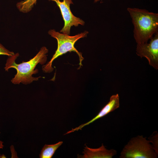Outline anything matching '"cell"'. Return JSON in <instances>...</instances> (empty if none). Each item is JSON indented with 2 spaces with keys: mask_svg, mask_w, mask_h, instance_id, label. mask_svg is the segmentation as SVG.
Masks as SVG:
<instances>
[{
  "mask_svg": "<svg viewBox=\"0 0 158 158\" xmlns=\"http://www.w3.org/2000/svg\"><path fill=\"white\" fill-rule=\"evenodd\" d=\"M150 40L149 43L137 44L136 53L141 58H146L149 64L157 70L158 69V32Z\"/></svg>",
  "mask_w": 158,
  "mask_h": 158,
  "instance_id": "obj_6",
  "label": "cell"
},
{
  "mask_svg": "<svg viewBox=\"0 0 158 158\" xmlns=\"http://www.w3.org/2000/svg\"><path fill=\"white\" fill-rule=\"evenodd\" d=\"M37 0H23L18 2L16 5L18 9L21 12L24 13L30 11Z\"/></svg>",
  "mask_w": 158,
  "mask_h": 158,
  "instance_id": "obj_10",
  "label": "cell"
},
{
  "mask_svg": "<svg viewBox=\"0 0 158 158\" xmlns=\"http://www.w3.org/2000/svg\"><path fill=\"white\" fill-rule=\"evenodd\" d=\"M54 1L59 7L63 20L64 25L60 32L63 34L69 35L71 26H78L79 25H84L85 22L80 18L74 15L71 12L70 8L71 4H73L72 0H49Z\"/></svg>",
  "mask_w": 158,
  "mask_h": 158,
  "instance_id": "obj_5",
  "label": "cell"
},
{
  "mask_svg": "<svg viewBox=\"0 0 158 158\" xmlns=\"http://www.w3.org/2000/svg\"></svg>",
  "mask_w": 158,
  "mask_h": 158,
  "instance_id": "obj_16",
  "label": "cell"
},
{
  "mask_svg": "<svg viewBox=\"0 0 158 158\" xmlns=\"http://www.w3.org/2000/svg\"><path fill=\"white\" fill-rule=\"evenodd\" d=\"M158 135L157 132L154 131L148 138L149 141L152 143L153 148L157 154H158Z\"/></svg>",
  "mask_w": 158,
  "mask_h": 158,
  "instance_id": "obj_11",
  "label": "cell"
},
{
  "mask_svg": "<svg viewBox=\"0 0 158 158\" xmlns=\"http://www.w3.org/2000/svg\"><path fill=\"white\" fill-rule=\"evenodd\" d=\"M14 54L13 52L10 51L7 49L0 43V55H6L8 56H10Z\"/></svg>",
  "mask_w": 158,
  "mask_h": 158,
  "instance_id": "obj_12",
  "label": "cell"
},
{
  "mask_svg": "<svg viewBox=\"0 0 158 158\" xmlns=\"http://www.w3.org/2000/svg\"><path fill=\"white\" fill-rule=\"evenodd\" d=\"M83 155L80 157L84 158H111L117 154L116 151L112 149H106L102 144L98 148L93 149L88 147L86 145L83 152Z\"/></svg>",
  "mask_w": 158,
  "mask_h": 158,
  "instance_id": "obj_8",
  "label": "cell"
},
{
  "mask_svg": "<svg viewBox=\"0 0 158 158\" xmlns=\"http://www.w3.org/2000/svg\"><path fill=\"white\" fill-rule=\"evenodd\" d=\"M127 10L132 19L136 43H147L158 32V13L137 8H128Z\"/></svg>",
  "mask_w": 158,
  "mask_h": 158,
  "instance_id": "obj_1",
  "label": "cell"
},
{
  "mask_svg": "<svg viewBox=\"0 0 158 158\" xmlns=\"http://www.w3.org/2000/svg\"><path fill=\"white\" fill-rule=\"evenodd\" d=\"M60 141L52 145H45L42 149L39 155L40 158H51L57 149L62 144Z\"/></svg>",
  "mask_w": 158,
  "mask_h": 158,
  "instance_id": "obj_9",
  "label": "cell"
},
{
  "mask_svg": "<svg viewBox=\"0 0 158 158\" xmlns=\"http://www.w3.org/2000/svg\"><path fill=\"white\" fill-rule=\"evenodd\" d=\"M0 158H6V156L4 154H2L1 155Z\"/></svg>",
  "mask_w": 158,
  "mask_h": 158,
  "instance_id": "obj_14",
  "label": "cell"
},
{
  "mask_svg": "<svg viewBox=\"0 0 158 158\" xmlns=\"http://www.w3.org/2000/svg\"><path fill=\"white\" fill-rule=\"evenodd\" d=\"M1 154H0V156H1Z\"/></svg>",
  "mask_w": 158,
  "mask_h": 158,
  "instance_id": "obj_15",
  "label": "cell"
},
{
  "mask_svg": "<svg viewBox=\"0 0 158 158\" xmlns=\"http://www.w3.org/2000/svg\"><path fill=\"white\" fill-rule=\"evenodd\" d=\"M48 33L51 37L57 40V48L50 61L46 64L43 66L42 69L44 72L45 73L51 72L54 69L52 67L53 61L59 56L68 52H76L79 57L80 67L82 66V61L84 58L82 54L75 48L74 45L78 40L86 36L88 33L87 31H85L73 36L60 33L54 29L50 30L48 31Z\"/></svg>",
  "mask_w": 158,
  "mask_h": 158,
  "instance_id": "obj_3",
  "label": "cell"
},
{
  "mask_svg": "<svg viewBox=\"0 0 158 158\" xmlns=\"http://www.w3.org/2000/svg\"><path fill=\"white\" fill-rule=\"evenodd\" d=\"M119 98L118 94L112 95L108 103L103 107L98 114L94 118L87 123L83 124L79 126L68 131L65 134L70 133L76 131L81 130L84 127L93 123L96 120L106 116L119 107Z\"/></svg>",
  "mask_w": 158,
  "mask_h": 158,
  "instance_id": "obj_7",
  "label": "cell"
},
{
  "mask_svg": "<svg viewBox=\"0 0 158 158\" xmlns=\"http://www.w3.org/2000/svg\"><path fill=\"white\" fill-rule=\"evenodd\" d=\"M158 154L146 137L138 135L131 139L121 153V158H156Z\"/></svg>",
  "mask_w": 158,
  "mask_h": 158,
  "instance_id": "obj_4",
  "label": "cell"
},
{
  "mask_svg": "<svg viewBox=\"0 0 158 158\" xmlns=\"http://www.w3.org/2000/svg\"><path fill=\"white\" fill-rule=\"evenodd\" d=\"M3 142L1 141L0 140V149H3L4 145H3Z\"/></svg>",
  "mask_w": 158,
  "mask_h": 158,
  "instance_id": "obj_13",
  "label": "cell"
},
{
  "mask_svg": "<svg viewBox=\"0 0 158 158\" xmlns=\"http://www.w3.org/2000/svg\"><path fill=\"white\" fill-rule=\"evenodd\" d=\"M48 49L45 47H42L37 54L32 59L27 62H23L20 64L16 63L15 60L19 54L17 53L13 56H9L6 61L4 69L8 71L11 68L15 69L17 73L14 77L11 80L14 84H30L33 81H37L41 77H33L32 75L38 72L37 69H35L38 63L43 64L45 63L47 57L46 54Z\"/></svg>",
  "mask_w": 158,
  "mask_h": 158,
  "instance_id": "obj_2",
  "label": "cell"
}]
</instances>
